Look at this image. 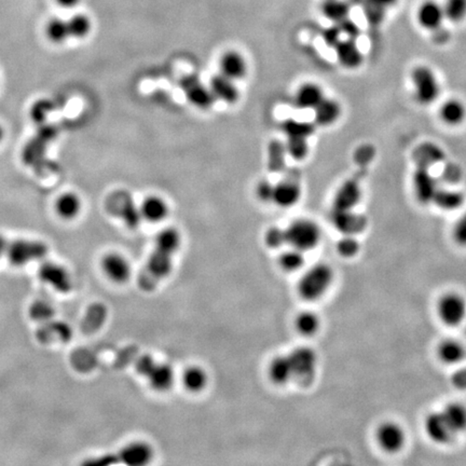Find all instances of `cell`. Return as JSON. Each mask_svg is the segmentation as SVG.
Returning a JSON list of instances; mask_svg holds the SVG:
<instances>
[{
    "label": "cell",
    "mask_w": 466,
    "mask_h": 466,
    "mask_svg": "<svg viewBox=\"0 0 466 466\" xmlns=\"http://www.w3.org/2000/svg\"><path fill=\"white\" fill-rule=\"evenodd\" d=\"M181 238L174 228L162 230L156 238L155 250L150 255L145 269L142 271L138 285L145 292L153 290L165 280L173 268V257L181 246Z\"/></svg>",
    "instance_id": "6da1fadb"
},
{
    "label": "cell",
    "mask_w": 466,
    "mask_h": 466,
    "mask_svg": "<svg viewBox=\"0 0 466 466\" xmlns=\"http://www.w3.org/2000/svg\"><path fill=\"white\" fill-rule=\"evenodd\" d=\"M333 273L331 266L325 264H315L308 270L298 284V292L303 299L313 301L319 299L333 282Z\"/></svg>",
    "instance_id": "7a4b0ae2"
},
{
    "label": "cell",
    "mask_w": 466,
    "mask_h": 466,
    "mask_svg": "<svg viewBox=\"0 0 466 466\" xmlns=\"http://www.w3.org/2000/svg\"><path fill=\"white\" fill-rule=\"evenodd\" d=\"M412 89L416 102L420 105L433 104L440 93V84L437 76L433 69L426 65H420L412 69Z\"/></svg>",
    "instance_id": "3957f363"
},
{
    "label": "cell",
    "mask_w": 466,
    "mask_h": 466,
    "mask_svg": "<svg viewBox=\"0 0 466 466\" xmlns=\"http://www.w3.org/2000/svg\"><path fill=\"white\" fill-rule=\"evenodd\" d=\"M286 244L301 252L313 250L321 240V230L314 221L298 219L285 229Z\"/></svg>",
    "instance_id": "277c9868"
},
{
    "label": "cell",
    "mask_w": 466,
    "mask_h": 466,
    "mask_svg": "<svg viewBox=\"0 0 466 466\" xmlns=\"http://www.w3.org/2000/svg\"><path fill=\"white\" fill-rule=\"evenodd\" d=\"M137 373L145 377L153 390L165 392L174 383V370L169 364L157 363L153 357L145 355L136 363Z\"/></svg>",
    "instance_id": "5b68a950"
},
{
    "label": "cell",
    "mask_w": 466,
    "mask_h": 466,
    "mask_svg": "<svg viewBox=\"0 0 466 466\" xmlns=\"http://www.w3.org/2000/svg\"><path fill=\"white\" fill-rule=\"evenodd\" d=\"M287 356L293 370V380L299 381L302 386H309L317 373V353L310 347H300Z\"/></svg>",
    "instance_id": "8992f818"
},
{
    "label": "cell",
    "mask_w": 466,
    "mask_h": 466,
    "mask_svg": "<svg viewBox=\"0 0 466 466\" xmlns=\"http://www.w3.org/2000/svg\"><path fill=\"white\" fill-rule=\"evenodd\" d=\"M153 448L143 442H132L120 450L118 453L110 457H105L100 461L90 462L91 464L123 463L130 466H143L153 460Z\"/></svg>",
    "instance_id": "52a82bcc"
},
{
    "label": "cell",
    "mask_w": 466,
    "mask_h": 466,
    "mask_svg": "<svg viewBox=\"0 0 466 466\" xmlns=\"http://www.w3.org/2000/svg\"><path fill=\"white\" fill-rule=\"evenodd\" d=\"M48 254V246L39 241L17 240L8 248V257L15 266L41 260Z\"/></svg>",
    "instance_id": "ba28073f"
},
{
    "label": "cell",
    "mask_w": 466,
    "mask_h": 466,
    "mask_svg": "<svg viewBox=\"0 0 466 466\" xmlns=\"http://www.w3.org/2000/svg\"><path fill=\"white\" fill-rule=\"evenodd\" d=\"M437 313L446 325H459L466 317L465 299L459 294H446L438 301Z\"/></svg>",
    "instance_id": "9c48e42d"
},
{
    "label": "cell",
    "mask_w": 466,
    "mask_h": 466,
    "mask_svg": "<svg viewBox=\"0 0 466 466\" xmlns=\"http://www.w3.org/2000/svg\"><path fill=\"white\" fill-rule=\"evenodd\" d=\"M181 90L191 105L200 110H209L215 102L214 96L197 76H186L179 82Z\"/></svg>",
    "instance_id": "30bf717a"
},
{
    "label": "cell",
    "mask_w": 466,
    "mask_h": 466,
    "mask_svg": "<svg viewBox=\"0 0 466 466\" xmlns=\"http://www.w3.org/2000/svg\"><path fill=\"white\" fill-rule=\"evenodd\" d=\"M376 437L379 446L384 451L390 453L400 451L404 447L406 439L402 426L395 422H384L379 426L377 428Z\"/></svg>",
    "instance_id": "8fae6325"
},
{
    "label": "cell",
    "mask_w": 466,
    "mask_h": 466,
    "mask_svg": "<svg viewBox=\"0 0 466 466\" xmlns=\"http://www.w3.org/2000/svg\"><path fill=\"white\" fill-rule=\"evenodd\" d=\"M55 134L57 131L53 126L41 124L37 135L27 144L23 150V160L27 165H35L43 158L47 144L52 141Z\"/></svg>",
    "instance_id": "7c38bea8"
},
{
    "label": "cell",
    "mask_w": 466,
    "mask_h": 466,
    "mask_svg": "<svg viewBox=\"0 0 466 466\" xmlns=\"http://www.w3.org/2000/svg\"><path fill=\"white\" fill-rule=\"evenodd\" d=\"M445 20L442 5L435 0H426L416 11V21L426 31H437Z\"/></svg>",
    "instance_id": "4fadbf2b"
},
{
    "label": "cell",
    "mask_w": 466,
    "mask_h": 466,
    "mask_svg": "<svg viewBox=\"0 0 466 466\" xmlns=\"http://www.w3.org/2000/svg\"><path fill=\"white\" fill-rule=\"evenodd\" d=\"M102 269L110 281L114 283H126L131 278V266L129 262L116 253H110L102 260Z\"/></svg>",
    "instance_id": "5bb4252c"
},
{
    "label": "cell",
    "mask_w": 466,
    "mask_h": 466,
    "mask_svg": "<svg viewBox=\"0 0 466 466\" xmlns=\"http://www.w3.org/2000/svg\"><path fill=\"white\" fill-rule=\"evenodd\" d=\"M39 276L43 282L48 283L60 293L67 294L72 290L70 276L62 266L52 262L43 264L39 269Z\"/></svg>",
    "instance_id": "9a60e30c"
},
{
    "label": "cell",
    "mask_w": 466,
    "mask_h": 466,
    "mask_svg": "<svg viewBox=\"0 0 466 466\" xmlns=\"http://www.w3.org/2000/svg\"><path fill=\"white\" fill-rule=\"evenodd\" d=\"M424 428L430 439L439 445L449 444L456 436L440 412H433L426 416Z\"/></svg>",
    "instance_id": "2e32d148"
},
{
    "label": "cell",
    "mask_w": 466,
    "mask_h": 466,
    "mask_svg": "<svg viewBox=\"0 0 466 466\" xmlns=\"http://www.w3.org/2000/svg\"><path fill=\"white\" fill-rule=\"evenodd\" d=\"M414 188L416 199L423 204L433 201L437 187L432 174L426 167H419L414 175Z\"/></svg>",
    "instance_id": "e0dca14e"
},
{
    "label": "cell",
    "mask_w": 466,
    "mask_h": 466,
    "mask_svg": "<svg viewBox=\"0 0 466 466\" xmlns=\"http://www.w3.org/2000/svg\"><path fill=\"white\" fill-rule=\"evenodd\" d=\"M333 221L338 230L351 236L362 232L367 225L364 216L355 214L352 211H333Z\"/></svg>",
    "instance_id": "ac0fdd59"
},
{
    "label": "cell",
    "mask_w": 466,
    "mask_h": 466,
    "mask_svg": "<svg viewBox=\"0 0 466 466\" xmlns=\"http://www.w3.org/2000/svg\"><path fill=\"white\" fill-rule=\"evenodd\" d=\"M219 68L220 74L234 81L242 79L248 73L246 59L236 51L224 53L219 60Z\"/></svg>",
    "instance_id": "d6986e66"
},
{
    "label": "cell",
    "mask_w": 466,
    "mask_h": 466,
    "mask_svg": "<svg viewBox=\"0 0 466 466\" xmlns=\"http://www.w3.org/2000/svg\"><path fill=\"white\" fill-rule=\"evenodd\" d=\"M209 90L214 96L215 100H223L227 104H234L240 98L234 80L223 74L213 77L209 84Z\"/></svg>",
    "instance_id": "ffe728a7"
},
{
    "label": "cell",
    "mask_w": 466,
    "mask_h": 466,
    "mask_svg": "<svg viewBox=\"0 0 466 466\" xmlns=\"http://www.w3.org/2000/svg\"><path fill=\"white\" fill-rule=\"evenodd\" d=\"M338 61L345 68L355 69L363 63V54L357 47L355 39L339 40L335 45Z\"/></svg>",
    "instance_id": "44dd1931"
},
{
    "label": "cell",
    "mask_w": 466,
    "mask_h": 466,
    "mask_svg": "<svg viewBox=\"0 0 466 466\" xmlns=\"http://www.w3.org/2000/svg\"><path fill=\"white\" fill-rule=\"evenodd\" d=\"M361 200V188L356 181H347L336 195L333 211H352Z\"/></svg>",
    "instance_id": "7402d4cb"
},
{
    "label": "cell",
    "mask_w": 466,
    "mask_h": 466,
    "mask_svg": "<svg viewBox=\"0 0 466 466\" xmlns=\"http://www.w3.org/2000/svg\"><path fill=\"white\" fill-rule=\"evenodd\" d=\"M301 197L299 185L293 181H285L274 186L272 202L278 206L288 209L297 204Z\"/></svg>",
    "instance_id": "603a6c76"
},
{
    "label": "cell",
    "mask_w": 466,
    "mask_h": 466,
    "mask_svg": "<svg viewBox=\"0 0 466 466\" xmlns=\"http://www.w3.org/2000/svg\"><path fill=\"white\" fill-rule=\"evenodd\" d=\"M324 98L325 94L319 84L307 82L300 86L296 92L295 105L300 110H314Z\"/></svg>",
    "instance_id": "cb8c5ba5"
},
{
    "label": "cell",
    "mask_w": 466,
    "mask_h": 466,
    "mask_svg": "<svg viewBox=\"0 0 466 466\" xmlns=\"http://www.w3.org/2000/svg\"><path fill=\"white\" fill-rule=\"evenodd\" d=\"M313 110L314 121L320 126H333L343 114L340 104L333 98H324Z\"/></svg>",
    "instance_id": "d4e9b609"
},
{
    "label": "cell",
    "mask_w": 466,
    "mask_h": 466,
    "mask_svg": "<svg viewBox=\"0 0 466 466\" xmlns=\"http://www.w3.org/2000/svg\"><path fill=\"white\" fill-rule=\"evenodd\" d=\"M142 218L149 223H160L165 220L169 214V206L162 197L149 195L146 197L140 207Z\"/></svg>",
    "instance_id": "484cf974"
},
{
    "label": "cell",
    "mask_w": 466,
    "mask_h": 466,
    "mask_svg": "<svg viewBox=\"0 0 466 466\" xmlns=\"http://www.w3.org/2000/svg\"><path fill=\"white\" fill-rule=\"evenodd\" d=\"M439 118L442 123L447 124V126H460L463 123L466 118L465 105L457 98H450L446 100L440 106Z\"/></svg>",
    "instance_id": "4316f807"
},
{
    "label": "cell",
    "mask_w": 466,
    "mask_h": 466,
    "mask_svg": "<svg viewBox=\"0 0 466 466\" xmlns=\"http://www.w3.org/2000/svg\"><path fill=\"white\" fill-rule=\"evenodd\" d=\"M37 339L43 343L67 341L70 339V329L68 326L61 322H52L43 326L37 331Z\"/></svg>",
    "instance_id": "83f0119b"
},
{
    "label": "cell",
    "mask_w": 466,
    "mask_h": 466,
    "mask_svg": "<svg viewBox=\"0 0 466 466\" xmlns=\"http://www.w3.org/2000/svg\"><path fill=\"white\" fill-rule=\"evenodd\" d=\"M449 428L456 435L466 430V407L458 403H452L442 410Z\"/></svg>",
    "instance_id": "f1b7e54d"
},
{
    "label": "cell",
    "mask_w": 466,
    "mask_h": 466,
    "mask_svg": "<svg viewBox=\"0 0 466 466\" xmlns=\"http://www.w3.org/2000/svg\"><path fill=\"white\" fill-rule=\"evenodd\" d=\"M437 354L440 361L445 364H458L465 357V347L459 341L450 339L440 343Z\"/></svg>",
    "instance_id": "f546056e"
},
{
    "label": "cell",
    "mask_w": 466,
    "mask_h": 466,
    "mask_svg": "<svg viewBox=\"0 0 466 466\" xmlns=\"http://www.w3.org/2000/svg\"><path fill=\"white\" fill-rule=\"evenodd\" d=\"M269 376L274 383L282 386L293 380V370L287 355L276 357L269 366Z\"/></svg>",
    "instance_id": "4dcf8cb0"
},
{
    "label": "cell",
    "mask_w": 466,
    "mask_h": 466,
    "mask_svg": "<svg viewBox=\"0 0 466 466\" xmlns=\"http://www.w3.org/2000/svg\"><path fill=\"white\" fill-rule=\"evenodd\" d=\"M55 209H57L59 216L62 217L63 219L70 220V219L76 218L80 213V199L75 193H64L57 199Z\"/></svg>",
    "instance_id": "1f68e13d"
},
{
    "label": "cell",
    "mask_w": 466,
    "mask_h": 466,
    "mask_svg": "<svg viewBox=\"0 0 466 466\" xmlns=\"http://www.w3.org/2000/svg\"><path fill=\"white\" fill-rule=\"evenodd\" d=\"M207 374L204 369L199 366H191L186 369L183 374V383L186 390L191 393H199L207 386Z\"/></svg>",
    "instance_id": "d6a6232c"
},
{
    "label": "cell",
    "mask_w": 466,
    "mask_h": 466,
    "mask_svg": "<svg viewBox=\"0 0 466 466\" xmlns=\"http://www.w3.org/2000/svg\"><path fill=\"white\" fill-rule=\"evenodd\" d=\"M432 202L444 211H456L463 205L464 195L457 190L437 189Z\"/></svg>",
    "instance_id": "836d02e7"
},
{
    "label": "cell",
    "mask_w": 466,
    "mask_h": 466,
    "mask_svg": "<svg viewBox=\"0 0 466 466\" xmlns=\"http://www.w3.org/2000/svg\"><path fill=\"white\" fill-rule=\"evenodd\" d=\"M322 13L326 19L340 23L349 17L350 5L345 0H325L322 5Z\"/></svg>",
    "instance_id": "e575fe53"
},
{
    "label": "cell",
    "mask_w": 466,
    "mask_h": 466,
    "mask_svg": "<svg viewBox=\"0 0 466 466\" xmlns=\"http://www.w3.org/2000/svg\"><path fill=\"white\" fill-rule=\"evenodd\" d=\"M68 25L69 36L72 38L81 39L88 36L92 29L91 20L84 15H75L70 19L67 20Z\"/></svg>",
    "instance_id": "d590c367"
},
{
    "label": "cell",
    "mask_w": 466,
    "mask_h": 466,
    "mask_svg": "<svg viewBox=\"0 0 466 466\" xmlns=\"http://www.w3.org/2000/svg\"><path fill=\"white\" fill-rule=\"evenodd\" d=\"M442 5L445 19L451 23H460L466 19V0H445Z\"/></svg>",
    "instance_id": "8d00e7d4"
},
{
    "label": "cell",
    "mask_w": 466,
    "mask_h": 466,
    "mask_svg": "<svg viewBox=\"0 0 466 466\" xmlns=\"http://www.w3.org/2000/svg\"><path fill=\"white\" fill-rule=\"evenodd\" d=\"M296 327L301 335H314L320 329L319 317L313 312H301L296 319Z\"/></svg>",
    "instance_id": "74e56055"
},
{
    "label": "cell",
    "mask_w": 466,
    "mask_h": 466,
    "mask_svg": "<svg viewBox=\"0 0 466 466\" xmlns=\"http://www.w3.org/2000/svg\"><path fill=\"white\" fill-rule=\"evenodd\" d=\"M285 149L286 153H287L290 157L293 158V159L297 160V161H301V160L306 159L308 153H309L308 138L297 137V136L287 137Z\"/></svg>",
    "instance_id": "f35d334b"
},
{
    "label": "cell",
    "mask_w": 466,
    "mask_h": 466,
    "mask_svg": "<svg viewBox=\"0 0 466 466\" xmlns=\"http://www.w3.org/2000/svg\"><path fill=\"white\" fill-rule=\"evenodd\" d=\"M47 36L54 43H62L69 38L68 25L67 21L62 19L50 20L47 25Z\"/></svg>",
    "instance_id": "ab89813d"
},
{
    "label": "cell",
    "mask_w": 466,
    "mask_h": 466,
    "mask_svg": "<svg viewBox=\"0 0 466 466\" xmlns=\"http://www.w3.org/2000/svg\"><path fill=\"white\" fill-rule=\"evenodd\" d=\"M305 264L303 252L292 248V250L284 252L280 257L282 269L287 272L297 271Z\"/></svg>",
    "instance_id": "60d3db41"
},
{
    "label": "cell",
    "mask_w": 466,
    "mask_h": 466,
    "mask_svg": "<svg viewBox=\"0 0 466 466\" xmlns=\"http://www.w3.org/2000/svg\"><path fill=\"white\" fill-rule=\"evenodd\" d=\"M283 131L287 137L297 136V137H309L314 132L312 124L307 122H299L297 120H286L283 123Z\"/></svg>",
    "instance_id": "b9f144b4"
},
{
    "label": "cell",
    "mask_w": 466,
    "mask_h": 466,
    "mask_svg": "<svg viewBox=\"0 0 466 466\" xmlns=\"http://www.w3.org/2000/svg\"><path fill=\"white\" fill-rule=\"evenodd\" d=\"M120 215H121L122 218L126 221V224L130 228L137 227L138 224H140V219L142 218L140 209L136 207V205L134 204L132 200H126L121 205V207H120Z\"/></svg>",
    "instance_id": "7bdbcfd3"
},
{
    "label": "cell",
    "mask_w": 466,
    "mask_h": 466,
    "mask_svg": "<svg viewBox=\"0 0 466 466\" xmlns=\"http://www.w3.org/2000/svg\"><path fill=\"white\" fill-rule=\"evenodd\" d=\"M285 146L280 142H272L269 146V167L272 171H280L283 167Z\"/></svg>",
    "instance_id": "ee69618b"
},
{
    "label": "cell",
    "mask_w": 466,
    "mask_h": 466,
    "mask_svg": "<svg viewBox=\"0 0 466 466\" xmlns=\"http://www.w3.org/2000/svg\"><path fill=\"white\" fill-rule=\"evenodd\" d=\"M53 105L50 100H39L33 103L31 108V118L35 123L45 124L47 116L52 110Z\"/></svg>",
    "instance_id": "f6af8a7d"
},
{
    "label": "cell",
    "mask_w": 466,
    "mask_h": 466,
    "mask_svg": "<svg viewBox=\"0 0 466 466\" xmlns=\"http://www.w3.org/2000/svg\"><path fill=\"white\" fill-rule=\"evenodd\" d=\"M337 250L343 257H354L359 252V243L351 234H345L337 243Z\"/></svg>",
    "instance_id": "bcb514c9"
},
{
    "label": "cell",
    "mask_w": 466,
    "mask_h": 466,
    "mask_svg": "<svg viewBox=\"0 0 466 466\" xmlns=\"http://www.w3.org/2000/svg\"><path fill=\"white\" fill-rule=\"evenodd\" d=\"M52 308L48 303L43 301L33 302L31 309H29V315L33 321L45 322L49 321L53 317Z\"/></svg>",
    "instance_id": "7dc6e473"
},
{
    "label": "cell",
    "mask_w": 466,
    "mask_h": 466,
    "mask_svg": "<svg viewBox=\"0 0 466 466\" xmlns=\"http://www.w3.org/2000/svg\"><path fill=\"white\" fill-rule=\"evenodd\" d=\"M264 242L269 248H281L282 246L286 244L285 229L278 228V227L269 229L264 234Z\"/></svg>",
    "instance_id": "c3c4849f"
},
{
    "label": "cell",
    "mask_w": 466,
    "mask_h": 466,
    "mask_svg": "<svg viewBox=\"0 0 466 466\" xmlns=\"http://www.w3.org/2000/svg\"><path fill=\"white\" fill-rule=\"evenodd\" d=\"M102 315L103 310L100 307H98V306L89 310L86 320H84V327H82L84 331L86 333H91V331L98 329V326L100 323V319H102Z\"/></svg>",
    "instance_id": "681fc988"
},
{
    "label": "cell",
    "mask_w": 466,
    "mask_h": 466,
    "mask_svg": "<svg viewBox=\"0 0 466 466\" xmlns=\"http://www.w3.org/2000/svg\"><path fill=\"white\" fill-rule=\"evenodd\" d=\"M274 185L269 181H262L256 187V195L262 202H272L273 199Z\"/></svg>",
    "instance_id": "f907efd6"
},
{
    "label": "cell",
    "mask_w": 466,
    "mask_h": 466,
    "mask_svg": "<svg viewBox=\"0 0 466 466\" xmlns=\"http://www.w3.org/2000/svg\"><path fill=\"white\" fill-rule=\"evenodd\" d=\"M454 241L461 246H466V213L456 223L453 227Z\"/></svg>",
    "instance_id": "816d5d0a"
},
{
    "label": "cell",
    "mask_w": 466,
    "mask_h": 466,
    "mask_svg": "<svg viewBox=\"0 0 466 466\" xmlns=\"http://www.w3.org/2000/svg\"><path fill=\"white\" fill-rule=\"evenodd\" d=\"M338 24H340V27H338L340 29L341 33H345L347 35V38L355 39L359 36V27L352 21H350L349 17L343 20L340 23H338Z\"/></svg>",
    "instance_id": "f5cc1de1"
},
{
    "label": "cell",
    "mask_w": 466,
    "mask_h": 466,
    "mask_svg": "<svg viewBox=\"0 0 466 466\" xmlns=\"http://www.w3.org/2000/svg\"><path fill=\"white\" fill-rule=\"evenodd\" d=\"M452 384L459 390H466V367L454 373L451 378Z\"/></svg>",
    "instance_id": "db71d44e"
},
{
    "label": "cell",
    "mask_w": 466,
    "mask_h": 466,
    "mask_svg": "<svg viewBox=\"0 0 466 466\" xmlns=\"http://www.w3.org/2000/svg\"><path fill=\"white\" fill-rule=\"evenodd\" d=\"M340 29L338 27H335V29H329L324 33V38H325L327 45L335 47L339 43V40H340Z\"/></svg>",
    "instance_id": "11a10c76"
},
{
    "label": "cell",
    "mask_w": 466,
    "mask_h": 466,
    "mask_svg": "<svg viewBox=\"0 0 466 466\" xmlns=\"http://www.w3.org/2000/svg\"><path fill=\"white\" fill-rule=\"evenodd\" d=\"M365 1L367 5L374 6V7L386 11V9H390L391 7L396 5L398 0H365Z\"/></svg>",
    "instance_id": "9f6ffc18"
},
{
    "label": "cell",
    "mask_w": 466,
    "mask_h": 466,
    "mask_svg": "<svg viewBox=\"0 0 466 466\" xmlns=\"http://www.w3.org/2000/svg\"><path fill=\"white\" fill-rule=\"evenodd\" d=\"M55 1L63 8H74L80 3V0H55Z\"/></svg>",
    "instance_id": "6f0895ef"
},
{
    "label": "cell",
    "mask_w": 466,
    "mask_h": 466,
    "mask_svg": "<svg viewBox=\"0 0 466 466\" xmlns=\"http://www.w3.org/2000/svg\"><path fill=\"white\" fill-rule=\"evenodd\" d=\"M6 248H7V241H6V239L3 236H0V257H1V255L5 252Z\"/></svg>",
    "instance_id": "680465c9"
},
{
    "label": "cell",
    "mask_w": 466,
    "mask_h": 466,
    "mask_svg": "<svg viewBox=\"0 0 466 466\" xmlns=\"http://www.w3.org/2000/svg\"><path fill=\"white\" fill-rule=\"evenodd\" d=\"M3 128H1V126H0V141H1V140H3Z\"/></svg>",
    "instance_id": "91938a15"
}]
</instances>
